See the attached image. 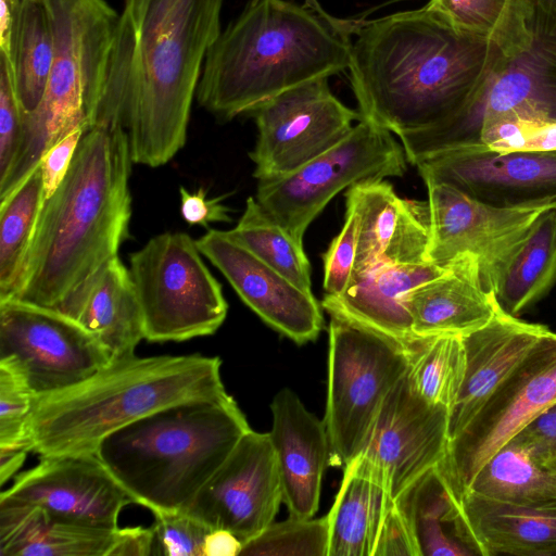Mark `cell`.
<instances>
[{"label": "cell", "instance_id": "obj_15", "mask_svg": "<svg viewBox=\"0 0 556 556\" xmlns=\"http://www.w3.org/2000/svg\"><path fill=\"white\" fill-rule=\"evenodd\" d=\"M425 182L445 184L497 208H556V149L500 150L465 146L417 165Z\"/></svg>", "mask_w": 556, "mask_h": 556}, {"label": "cell", "instance_id": "obj_19", "mask_svg": "<svg viewBox=\"0 0 556 556\" xmlns=\"http://www.w3.org/2000/svg\"><path fill=\"white\" fill-rule=\"evenodd\" d=\"M448 442V409L421 397L407 372L383 400L361 456L384 478L395 500L437 466Z\"/></svg>", "mask_w": 556, "mask_h": 556}, {"label": "cell", "instance_id": "obj_7", "mask_svg": "<svg viewBox=\"0 0 556 556\" xmlns=\"http://www.w3.org/2000/svg\"><path fill=\"white\" fill-rule=\"evenodd\" d=\"M54 42L43 97L23 112L20 143L0 179V202L40 165L43 155L72 130L93 127L104 94L119 14L108 0H41Z\"/></svg>", "mask_w": 556, "mask_h": 556}, {"label": "cell", "instance_id": "obj_34", "mask_svg": "<svg viewBox=\"0 0 556 556\" xmlns=\"http://www.w3.org/2000/svg\"><path fill=\"white\" fill-rule=\"evenodd\" d=\"M54 55L50 20L41 0H18L11 63L16 96L24 113L40 103Z\"/></svg>", "mask_w": 556, "mask_h": 556}, {"label": "cell", "instance_id": "obj_18", "mask_svg": "<svg viewBox=\"0 0 556 556\" xmlns=\"http://www.w3.org/2000/svg\"><path fill=\"white\" fill-rule=\"evenodd\" d=\"M0 503L33 505L52 518L115 529L123 508L135 503L96 453L40 456L15 476Z\"/></svg>", "mask_w": 556, "mask_h": 556}, {"label": "cell", "instance_id": "obj_30", "mask_svg": "<svg viewBox=\"0 0 556 556\" xmlns=\"http://www.w3.org/2000/svg\"><path fill=\"white\" fill-rule=\"evenodd\" d=\"M556 283V208L543 211L501 274L494 295L500 307L518 317Z\"/></svg>", "mask_w": 556, "mask_h": 556}, {"label": "cell", "instance_id": "obj_44", "mask_svg": "<svg viewBox=\"0 0 556 556\" xmlns=\"http://www.w3.org/2000/svg\"><path fill=\"white\" fill-rule=\"evenodd\" d=\"M85 130L81 127L72 130L43 155L40 169L46 200L64 180Z\"/></svg>", "mask_w": 556, "mask_h": 556}, {"label": "cell", "instance_id": "obj_27", "mask_svg": "<svg viewBox=\"0 0 556 556\" xmlns=\"http://www.w3.org/2000/svg\"><path fill=\"white\" fill-rule=\"evenodd\" d=\"M55 311L85 328L111 359L134 355L144 339L136 288L129 268L118 256L100 267Z\"/></svg>", "mask_w": 556, "mask_h": 556}, {"label": "cell", "instance_id": "obj_24", "mask_svg": "<svg viewBox=\"0 0 556 556\" xmlns=\"http://www.w3.org/2000/svg\"><path fill=\"white\" fill-rule=\"evenodd\" d=\"M414 338L464 336L485 326L495 315L493 291L482 282L479 262L465 253L444 271L416 288L404 299Z\"/></svg>", "mask_w": 556, "mask_h": 556}, {"label": "cell", "instance_id": "obj_48", "mask_svg": "<svg viewBox=\"0 0 556 556\" xmlns=\"http://www.w3.org/2000/svg\"><path fill=\"white\" fill-rule=\"evenodd\" d=\"M243 543L230 531L211 530L204 541L203 556H240Z\"/></svg>", "mask_w": 556, "mask_h": 556}, {"label": "cell", "instance_id": "obj_31", "mask_svg": "<svg viewBox=\"0 0 556 556\" xmlns=\"http://www.w3.org/2000/svg\"><path fill=\"white\" fill-rule=\"evenodd\" d=\"M394 501L409 527L420 556L473 555L458 539L457 502L438 466L415 479Z\"/></svg>", "mask_w": 556, "mask_h": 556}, {"label": "cell", "instance_id": "obj_38", "mask_svg": "<svg viewBox=\"0 0 556 556\" xmlns=\"http://www.w3.org/2000/svg\"><path fill=\"white\" fill-rule=\"evenodd\" d=\"M328 517L318 519L290 516L271 522L258 535L243 543L240 556H328Z\"/></svg>", "mask_w": 556, "mask_h": 556}, {"label": "cell", "instance_id": "obj_26", "mask_svg": "<svg viewBox=\"0 0 556 556\" xmlns=\"http://www.w3.org/2000/svg\"><path fill=\"white\" fill-rule=\"evenodd\" d=\"M445 267L432 263L382 264L353 274L344 292L325 294L321 307L343 318L409 344L415 340L405 295L441 275Z\"/></svg>", "mask_w": 556, "mask_h": 556}, {"label": "cell", "instance_id": "obj_22", "mask_svg": "<svg viewBox=\"0 0 556 556\" xmlns=\"http://www.w3.org/2000/svg\"><path fill=\"white\" fill-rule=\"evenodd\" d=\"M269 433L280 473L282 502L290 516L312 518L318 509L321 480L330 463V445L324 419L309 413L289 389L280 390L270 404Z\"/></svg>", "mask_w": 556, "mask_h": 556}, {"label": "cell", "instance_id": "obj_52", "mask_svg": "<svg viewBox=\"0 0 556 556\" xmlns=\"http://www.w3.org/2000/svg\"><path fill=\"white\" fill-rule=\"evenodd\" d=\"M535 7L556 21V0H534Z\"/></svg>", "mask_w": 556, "mask_h": 556}, {"label": "cell", "instance_id": "obj_6", "mask_svg": "<svg viewBox=\"0 0 556 556\" xmlns=\"http://www.w3.org/2000/svg\"><path fill=\"white\" fill-rule=\"evenodd\" d=\"M217 356L134 355L112 359L85 381L36 397L31 452L40 456L94 453L100 441L155 410L226 393Z\"/></svg>", "mask_w": 556, "mask_h": 556}, {"label": "cell", "instance_id": "obj_29", "mask_svg": "<svg viewBox=\"0 0 556 556\" xmlns=\"http://www.w3.org/2000/svg\"><path fill=\"white\" fill-rule=\"evenodd\" d=\"M118 532L59 520L33 505L0 503V556H111Z\"/></svg>", "mask_w": 556, "mask_h": 556}, {"label": "cell", "instance_id": "obj_14", "mask_svg": "<svg viewBox=\"0 0 556 556\" xmlns=\"http://www.w3.org/2000/svg\"><path fill=\"white\" fill-rule=\"evenodd\" d=\"M329 77H318L287 89L248 114L257 128L250 152L253 176L267 179L286 175L326 152L361 121L358 111L331 91Z\"/></svg>", "mask_w": 556, "mask_h": 556}, {"label": "cell", "instance_id": "obj_50", "mask_svg": "<svg viewBox=\"0 0 556 556\" xmlns=\"http://www.w3.org/2000/svg\"><path fill=\"white\" fill-rule=\"evenodd\" d=\"M27 447H0V483L3 485L23 465Z\"/></svg>", "mask_w": 556, "mask_h": 556}, {"label": "cell", "instance_id": "obj_11", "mask_svg": "<svg viewBox=\"0 0 556 556\" xmlns=\"http://www.w3.org/2000/svg\"><path fill=\"white\" fill-rule=\"evenodd\" d=\"M389 130L361 119L336 146L282 176L257 180L256 201L299 242L340 191L387 177H402L406 156Z\"/></svg>", "mask_w": 556, "mask_h": 556}, {"label": "cell", "instance_id": "obj_12", "mask_svg": "<svg viewBox=\"0 0 556 556\" xmlns=\"http://www.w3.org/2000/svg\"><path fill=\"white\" fill-rule=\"evenodd\" d=\"M555 401L556 333L548 329L466 427L448 440L438 469L456 502L480 468Z\"/></svg>", "mask_w": 556, "mask_h": 556}, {"label": "cell", "instance_id": "obj_3", "mask_svg": "<svg viewBox=\"0 0 556 556\" xmlns=\"http://www.w3.org/2000/svg\"><path fill=\"white\" fill-rule=\"evenodd\" d=\"M134 162L124 128L85 130L70 169L45 201L12 298L58 309L129 239Z\"/></svg>", "mask_w": 556, "mask_h": 556}, {"label": "cell", "instance_id": "obj_32", "mask_svg": "<svg viewBox=\"0 0 556 556\" xmlns=\"http://www.w3.org/2000/svg\"><path fill=\"white\" fill-rule=\"evenodd\" d=\"M425 7L460 31L494 43L508 58L532 40L534 0H429Z\"/></svg>", "mask_w": 556, "mask_h": 556}, {"label": "cell", "instance_id": "obj_13", "mask_svg": "<svg viewBox=\"0 0 556 556\" xmlns=\"http://www.w3.org/2000/svg\"><path fill=\"white\" fill-rule=\"evenodd\" d=\"M111 361L73 318L15 298L0 301V366L20 376L36 397L72 388Z\"/></svg>", "mask_w": 556, "mask_h": 556}, {"label": "cell", "instance_id": "obj_4", "mask_svg": "<svg viewBox=\"0 0 556 556\" xmlns=\"http://www.w3.org/2000/svg\"><path fill=\"white\" fill-rule=\"evenodd\" d=\"M350 46L304 5L250 0L208 49L195 100L230 121L302 83L348 71Z\"/></svg>", "mask_w": 556, "mask_h": 556}, {"label": "cell", "instance_id": "obj_21", "mask_svg": "<svg viewBox=\"0 0 556 556\" xmlns=\"http://www.w3.org/2000/svg\"><path fill=\"white\" fill-rule=\"evenodd\" d=\"M345 204L358 222L353 274L382 264L429 263L427 201L402 199L389 181L380 179L351 186Z\"/></svg>", "mask_w": 556, "mask_h": 556}, {"label": "cell", "instance_id": "obj_41", "mask_svg": "<svg viewBox=\"0 0 556 556\" xmlns=\"http://www.w3.org/2000/svg\"><path fill=\"white\" fill-rule=\"evenodd\" d=\"M357 229V216L352 208L346 207L343 227L323 254V286L326 294L339 295L350 283L356 258Z\"/></svg>", "mask_w": 556, "mask_h": 556}, {"label": "cell", "instance_id": "obj_51", "mask_svg": "<svg viewBox=\"0 0 556 556\" xmlns=\"http://www.w3.org/2000/svg\"><path fill=\"white\" fill-rule=\"evenodd\" d=\"M305 8L314 12L320 18H323L326 23H328L340 35L351 39L353 36L359 20H351V18H339L329 14L319 3L318 0H304Z\"/></svg>", "mask_w": 556, "mask_h": 556}, {"label": "cell", "instance_id": "obj_16", "mask_svg": "<svg viewBox=\"0 0 556 556\" xmlns=\"http://www.w3.org/2000/svg\"><path fill=\"white\" fill-rule=\"evenodd\" d=\"M425 184L429 210L427 262L446 267L457 256L472 254L479 262L484 288L494 291L507 263L545 210L497 208L445 184Z\"/></svg>", "mask_w": 556, "mask_h": 556}, {"label": "cell", "instance_id": "obj_25", "mask_svg": "<svg viewBox=\"0 0 556 556\" xmlns=\"http://www.w3.org/2000/svg\"><path fill=\"white\" fill-rule=\"evenodd\" d=\"M456 531L473 555L556 556V505L516 506L467 491Z\"/></svg>", "mask_w": 556, "mask_h": 556}, {"label": "cell", "instance_id": "obj_46", "mask_svg": "<svg viewBox=\"0 0 556 556\" xmlns=\"http://www.w3.org/2000/svg\"><path fill=\"white\" fill-rule=\"evenodd\" d=\"M374 556H420L409 527L395 501L381 523Z\"/></svg>", "mask_w": 556, "mask_h": 556}, {"label": "cell", "instance_id": "obj_42", "mask_svg": "<svg viewBox=\"0 0 556 556\" xmlns=\"http://www.w3.org/2000/svg\"><path fill=\"white\" fill-rule=\"evenodd\" d=\"M23 127V109L16 96L11 60L0 53V179L14 160Z\"/></svg>", "mask_w": 556, "mask_h": 556}, {"label": "cell", "instance_id": "obj_43", "mask_svg": "<svg viewBox=\"0 0 556 556\" xmlns=\"http://www.w3.org/2000/svg\"><path fill=\"white\" fill-rule=\"evenodd\" d=\"M508 442L525 451L539 464H556V401L529 421Z\"/></svg>", "mask_w": 556, "mask_h": 556}, {"label": "cell", "instance_id": "obj_37", "mask_svg": "<svg viewBox=\"0 0 556 556\" xmlns=\"http://www.w3.org/2000/svg\"><path fill=\"white\" fill-rule=\"evenodd\" d=\"M410 349L407 376L413 388L427 402L450 412L465 375L466 356L460 336L417 338Z\"/></svg>", "mask_w": 556, "mask_h": 556}, {"label": "cell", "instance_id": "obj_40", "mask_svg": "<svg viewBox=\"0 0 556 556\" xmlns=\"http://www.w3.org/2000/svg\"><path fill=\"white\" fill-rule=\"evenodd\" d=\"M153 554L163 556H203V545L211 531L185 511L152 513Z\"/></svg>", "mask_w": 556, "mask_h": 556}, {"label": "cell", "instance_id": "obj_49", "mask_svg": "<svg viewBox=\"0 0 556 556\" xmlns=\"http://www.w3.org/2000/svg\"><path fill=\"white\" fill-rule=\"evenodd\" d=\"M18 0H0V53L11 59L13 27Z\"/></svg>", "mask_w": 556, "mask_h": 556}, {"label": "cell", "instance_id": "obj_9", "mask_svg": "<svg viewBox=\"0 0 556 556\" xmlns=\"http://www.w3.org/2000/svg\"><path fill=\"white\" fill-rule=\"evenodd\" d=\"M410 344L330 316L324 422L330 464L345 466L363 451L383 400L407 372Z\"/></svg>", "mask_w": 556, "mask_h": 556}, {"label": "cell", "instance_id": "obj_2", "mask_svg": "<svg viewBox=\"0 0 556 556\" xmlns=\"http://www.w3.org/2000/svg\"><path fill=\"white\" fill-rule=\"evenodd\" d=\"M353 37L348 71L361 117L396 136L454 115L509 59L427 7L359 20Z\"/></svg>", "mask_w": 556, "mask_h": 556}, {"label": "cell", "instance_id": "obj_8", "mask_svg": "<svg viewBox=\"0 0 556 556\" xmlns=\"http://www.w3.org/2000/svg\"><path fill=\"white\" fill-rule=\"evenodd\" d=\"M556 125V21L535 7L530 46L509 58L445 121L399 135L407 162L486 144L505 126Z\"/></svg>", "mask_w": 556, "mask_h": 556}, {"label": "cell", "instance_id": "obj_39", "mask_svg": "<svg viewBox=\"0 0 556 556\" xmlns=\"http://www.w3.org/2000/svg\"><path fill=\"white\" fill-rule=\"evenodd\" d=\"M36 396L24 380L0 366V447L31 452L30 421Z\"/></svg>", "mask_w": 556, "mask_h": 556}, {"label": "cell", "instance_id": "obj_33", "mask_svg": "<svg viewBox=\"0 0 556 556\" xmlns=\"http://www.w3.org/2000/svg\"><path fill=\"white\" fill-rule=\"evenodd\" d=\"M467 491L516 506L556 505V464H539L507 442L480 468Z\"/></svg>", "mask_w": 556, "mask_h": 556}, {"label": "cell", "instance_id": "obj_47", "mask_svg": "<svg viewBox=\"0 0 556 556\" xmlns=\"http://www.w3.org/2000/svg\"><path fill=\"white\" fill-rule=\"evenodd\" d=\"M153 554V531L150 528H119L111 556H150Z\"/></svg>", "mask_w": 556, "mask_h": 556}, {"label": "cell", "instance_id": "obj_23", "mask_svg": "<svg viewBox=\"0 0 556 556\" xmlns=\"http://www.w3.org/2000/svg\"><path fill=\"white\" fill-rule=\"evenodd\" d=\"M548 328L505 313L497 305L483 327L460 336L466 356L464 379L448 412V440L472 419L489 396Z\"/></svg>", "mask_w": 556, "mask_h": 556}, {"label": "cell", "instance_id": "obj_45", "mask_svg": "<svg viewBox=\"0 0 556 556\" xmlns=\"http://www.w3.org/2000/svg\"><path fill=\"white\" fill-rule=\"evenodd\" d=\"M180 214L190 226L208 228L213 223L231 222L230 208L223 203L225 195L207 198L205 188L200 187L195 192L179 188Z\"/></svg>", "mask_w": 556, "mask_h": 556}, {"label": "cell", "instance_id": "obj_28", "mask_svg": "<svg viewBox=\"0 0 556 556\" xmlns=\"http://www.w3.org/2000/svg\"><path fill=\"white\" fill-rule=\"evenodd\" d=\"M394 503L382 475L358 455L344 466L328 513V556H374L383 518Z\"/></svg>", "mask_w": 556, "mask_h": 556}, {"label": "cell", "instance_id": "obj_36", "mask_svg": "<svg viewBox=\"0 0 556 556\" xmlns=\"http://www.w3.org/2000/svg\"><path fill=\"white\" fill-rule=\"evenodd\" d=\"M228 233L250 252L305 291L312 292L311 264L299 242L249 197L237 225Z\"/></svg>", "mask_w": 556, "mask_h": 556}, {"label": "cell", "instance_id": "obj_10", "mask_svg": "<svg viewBox=\"0 0 556 556\" xmlns=\"http://www.w3.org/2000/svg\"><path fill=\"white\" fill-rule=\"evenodd\" d=\"M128 268L146 340L181 342L211 336L225 321L228 304L222 285L188 233L154 236L129 255Z\"/></svg>", "mask_w": 556, "mask_h": 556}, {"label": "cell", "instance_id": "obj_17", "mask_svg": "<svg viewBox=\"0 0 556 556\" xmlns=\"http://www.w3.org/2000/svg\"><path fill=\"white\" fill-rule=\"evenodd\" d=\"M282 503L269 433L250 429L182 511L211 530L232 532L242 543L271 522Z\"/></svg>", "mask_w": 556, "mask_h": 556}, {"label": "cell", "instance_id": "obj_35", "mask_svg": "<svg viewBox=\"0 0 556 556\" xmlns=\"http://www.w3.org/2000/svg\"><path fill=\"white\" fill-rule=\"evenodd\" d=\"M45 201L39 165L0 202V301L15 293Z\"/></svg>", "mask_w": 556, "mask_h": 556}, {"label": "cell", "instance_id": "obj_20", "mask_svg": "<svg viewBox=\"0 0 556 556\" xmlns=\"http://www.w3.org/2000/svg\"><path fill=\"white\" fill-rule=\"evenodd\" d=\"M195 242L202 255L264 323L298 344L318 337L324 318L312 292L261 261L228 231L208 229Z\"/></svg>", "mask_w": 556, "mask_h": 556}, {"label": "cell", "instance_id": "obj_5", "mask_svg": "<svg viewBox=\"0 0 556 556\" xmlns=\"http://www.w3.org/2000/svg\"><path fill=\"white\" fill-rule=\"evenodd\" d=\"M250 429L226 392L146 415L103 438L94 453L136 504L182 511Z\"/></svg>", "mask_w": 556, "mask_h": 556}, {"label": "cell", "instance_id": "obj_1", "mask_svg": "<svg viewBox=\"0 0 556 556\" xmlns=\"http://www.w3.org/2000/svg\"><path fill=\"white\" fill-rule=\"evenodd\" d=\"M224 0H125L94 126L125 129L134 164L160 167L186 144Z\"/></svg>", "mask_w": 556, "mask_h": 556}]
</instances>
